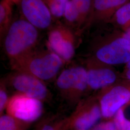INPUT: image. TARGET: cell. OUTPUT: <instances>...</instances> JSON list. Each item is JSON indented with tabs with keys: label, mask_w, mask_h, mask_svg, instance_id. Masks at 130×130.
Segmentation results:
<instances>
[{
	"label": "cell",
	"mask_w": 130,
	"mask_h": 130,
	"mask_svg": "<svg viewBox=\"0 0 130 130\" xmlns=\"http://www.w3.org/2000/svg\"><path fill=\"white\" fill-rule=\"evenodd\" d=\"M89 44V55L96 60L114 66L130 61V43L123 31L108 24L99 26Z\"/></svg>",
	"instance_id": "1"
},
{
	"label": "cell",
	"mask_w": 130,
	"mask_h": 130,
	"mask_svg": "<svg viewBox=\"0 0 130 130\" xmlns=\"http://www.w3.org/2000/svg\"><path fill=\"white\" fill-rule=\"evenodd\" d=\"M65 63L48 48L37 47L19 58L10 61L14 71L27 73L43 82L55 79Z\"/></svg>",
	"instance_id": "2"
},
{
	"label": "cell",
	"mask_w": 130,
	"mask_h": 130,
	"mask_svg": "<svg viewBox=\"0 0 130 130\" xmlns=\"http://www.w3.org/2000/svg\"><path fill=\"white\" fill-rule=\"evenodd\" d=\"M39 37V30L22 17L14 19L2 40L5 53L10 61L37 48Z\"/></svg>",
	"instance_id": "3"
},
{
	"label": "cell",
	"mask_w": 130,
	"mask_h": 130,
	"mask_svg": "<svg viewBox=\"0 0 130 130\" xmlns=\"http://www.w3.org/2000/svg\"><path fill=\"white\" fill-rule=\"evenodd\" d=\"M56 86L62 98L76 106L88 90L84 66L74 65L63 70L57 77Z\"/></svg>",
	"instance_id": "4"
},
{
	"label": "cell",
	"mask_w": 130,
	"mask_h": 130,
	"mask_svg": "<svg viewBox=\"0 0 130 130\" xmlns=\"http://www.w3.org/2000/svg\"><path fill=\"white\" fill-rule=\"evenodd\" d=\"M79 34L65 24H54L48 30V48L65 62L71 60L75 54Z\"/></svg>",
	"instance_id": "5"
},
{
	"label": "cell",
	"mask_w": 130,
	"mask_h": 130,
	"mask_svg": "<svg viewBox=\"0 0 130 130\" xmlns=\"http://www.w3.org/2000/svg\"><path fill=\"white\" fill-rule=\"evenodd\" d=\"M96 95L103 117H113L120 109L130 105V83L121 80L98 91Z\"/></svg>",
	"instance_id": "6"
},
{
	"label": "cell",
	"mask_w": 130,
	"mask_h": 130,
	"mask_svg": "<svg viewBox=\"0 0 130 130\" xmlns=\"http://www.w3.org/2000/svg\"><path fill=\"white\" fill-rule=\"evenodd\" d=\"M87 71L88 90L99 91L121 80V73L113 66L107 65L87 56L84 60Z\"/></svg>",
	"instance_id": "7"
},
{
	"label": "cell",
	"mask_w": 130,
	"mask_h": 130,
	"mask_svg": "<svg viewBox=\"0 0 130 130\" xmlns=\"http://www.w3.org/2000/svg\"><path fill=\"white\" fill-rule=\"evenodd\" d=\"M9 86L17 93L38 99L42 102H48L52 98L51 93L44 82L27 73L14 71L5 79Z\"/></svg>",
	"instance_id": "8"
},
{
	"label": "cell",
	"mask_w": 130,
	"mask_h": 130,
	"mask_svg": "<svg viewBox=\"0 0 130 130\" xmlns=\"http://www.w3.org/2000/svg\"><path fill=\"white\" fill-rule=\"evenodd\" d=\"M102 112L96 95L82 99L70 117L73 130H91L100 120Z\"/></svg>",
	"instance_id": "9"
},
{
	"label": "cell",
	"mask_w": 130,
	"mask_h": 130,
	"mask_svg": "<svg viewBox=\"0 0 130 130\" xmlns=\"http://www.w3.org/2000/svg\"><path fill=\"white\" fill-rule=\"evenodd\" d=\"M43 109L41 101L17 93L9 98L5 110L7 114L30 123L41 117Z\"/></svg>",
	"instance_id": "10"
},
{
	"label": "cell",
	"mask_w": 130,
	"mask_h": 130,
	"mask_svg": "<svg viewBox=\"0 0 130 130\" xmlns=\"http://www.w3.org/2000/svg\"><path fill=\"white\" fill-rule=\"evenodd\" d=\"M21 17L39 30H49L55 19L43 0H21L19 4Z\"/></svg>",
	"instance_id": "11"
},
{
	"label": "cell",
	"mask_w": 130,
	"mask_h": 130,
	"mask_svg": "<svg viewBox=\"0 0 130 130\" xmlns=\"http://www.w3.org/2000/svg\"><path fill=\"white\" fill-rule=\"evenodd\" d=\"M130 2V0H93V9L86 30L94 25L109 24L118 9Z\"/></svg>",
	"instance_id": "12"
},
{
	"label": "cell",
	"mask_w": 130,
	"mask_h": 130,
	"mask_svg": "<svg viewBox=\"0 0 130 130\" xmlns=\"http://www.w3.org/2000/svg\"><path fill=\"white\" fill-rule=\"evenodd\" d=\"M79 14V24L78 32L81 35L86 30V26L91 15L93 0H71Z\"/></svg>",
	"instance_id": "13"
},
{
	"label": "cell",
	"mask_w": 130,
	"mask_h": 130,
	"mask_svg": "<svg viewBox=\"0 0 130 130\" xmlns=\"http://www.w3.org/2000/svg\"><path fill=\"white\" fill-rule=\"evenodd\" d=\"M11 0H1L0 2V38L3 40L13 21V5Z\"/></svg>",
	"instance_id": "14"
},
{
	"label": "cell",
	"mask_w": 130,
	"mask_h": 130,
	"mask_svg": "<svg viewBox=\"0 0 130 130\" xmlns=\"http://www.w3.org/2000/svg\"><path fill=\"white\" fill-rule=\"evenodd\" d=\"M109 24L124 31L130 27V2L122 5L112 18Z\"/></svg>",
	"instance_id": "15"
},
{
	"label": "cell",
	"mask_w": 130,
	"mask_h": 130,
	"mask_svg": "<svg viewBox=\"0 0 130 130\" xmlns=\"http://www.w3.org/2000/svg\"><path fill=\"white\" fill-rule=\"evenodd\" d=\"M28 124L7 114L0 118V130H25Z\"/></svg>",
	"instance_id": "16"
},
{
	"label": "cell",
	"mask_w": 130,
	"mask_h": 130,
	"mask_svg": "<svg viewBox=\"0 0 130 130\" xmlns=\"http://www.w3.org/2000/svg\"><path fill=\"white\" fill-rule=\"evenodd\" d=\"M63 18L65 20L64 24L74 29L79 34L78 32L79 24V14L71 0H70L66 6Z\"/></svg>",
	"instance_id": "17"
},
{
	"label": "cell",
	"mask_w": 130,
	"mask_h": 130,
	"mask_svg": "<svg viewBox=\"0 0 130 130\" xmlns=\"http://www.w3.org/2000/svg\"><path fill=\"white\" fill-rule=\"evenodd\" d=\"M70 0H43L55 19L63 17L66 6Z\"/></svg>",
	"instance_id": "18"
},
{
	"label": "cell",
	"mask_w": 130,
	"mask_h": 130,
	"mask_svg": "<svg viewBox=\"0 0 130 130\" xmlns=\"http://www.w3.org/2000/svg\"><path fill=\"white\" fill-rule=\"evenodd\" d=\"M126 107L120 109L113 117V121L118 130H126L130 127V120L126 118L124 112Z\"/></svg>",
	"instance_id": "19"
},
{
	"label": "cell",
	"mask_w": 130,
	"mask_h": 130,
	"mask_svg": "<svg viewBox=\"0 0 130 130\" xmlns=\"http://www.w3.org/2000/svg\"><path fill=\"white\" fill-rule=\"evenodd\" d=\"M7 84L5 79H2L0 83V114L6 109L9 99L7 89Z\"/></svg>",
	"instance_id": "20"
},
{
	"label": "cell",
	"mask_w": 130,
	"mask_h": 130,
	"mask_svg": "<svg viewBox=\"0 0 130 130\" xmlns=\"http://www.w3.org/2000/svg\"><path fill=\"white\" fill-rule=\"evenodd\" d=\"M69 128H70V118L61 121L56 126L45 125L43 126L42 130H66Z\"/></svg>",
	"instance_id": "21"
},
{
	"label": "cell",
	"mask_w": 130,
	"mask_h": 130,
	"mask_svg": "<svg viewBox=\"0 0 130 130\" xmlns=\"http://www.w3.org/2000/svg\"><path fill=\"white\" fill-rule=\"evenodd\" d=\"M91 130H118L114 121H107L98 123Z\"/></svg>",
	"instance_id": "22"
},
{
	"label": "cell",
	"mask_w": 130,
	"mask_h": 130,
	"mask_svg": "<svg viewBox=\"0 0 130 130\" xmlns=\"http://www.w3.org/2000/svg\"><path fill=\"white\" fill-rule=\"evenodd\" d=\"M121 77L123 80L130 83V61L126 64Z\"/></svg>",
	"instance_id": "23"
},
{
	"label": "cell",
	"mask_w": 130,
	"mask_h": 130,
	"mask_svg": "<svg viewBox=\"0 0 130 130\" xmlns=\"http://www.w3.org/2000/svg\"><path fill=\"white\" fill-rule=\"evenodd\" d=\"M123 35L124 38L130 43V27L123 31Z\"/></svg>",
	"instance_id": "24"
},
{
	"label": "cell",
	"mask_w": 130,
	"mask_h": 130,
	"mask_svg": "<svg viewBox=\"0 0 130 130\" xmlns=\"http://www.w3.org/2000/svg\"><path fill=\"white\" fill-rule=\"evenodd\" d=\"M14 4H17V5H19V3L20 2V1L21 0H11Z\"/></svg>",
	"instance_id": "25"
},
{
	"label": "cell",
	"mask_w": 130,
	"mask_h": 130,
	"mask_svg": "<svg viewBox=\"0 0 130 130\" xmlns=\"http://www.w3.org/2000/svg\"><path fill=\"white\" fill-rule=\"evenodd\" d=\"M126 130H130V127H129V128H128Z\"/></svg>",
	"instance_id": "26"
}]
</instances>
